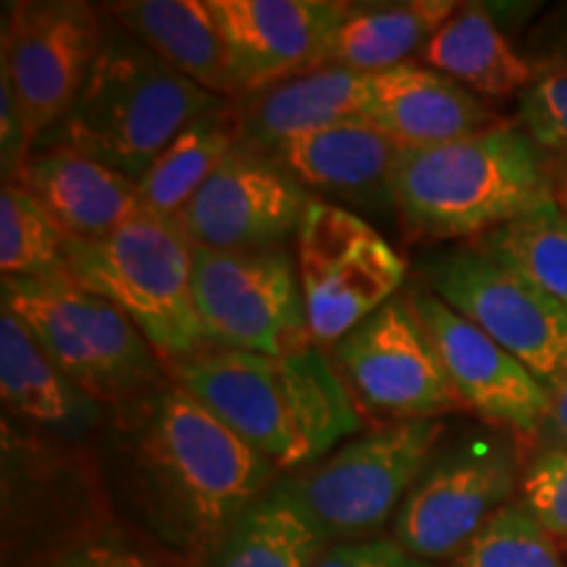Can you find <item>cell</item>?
Returning <instances> with one entry per match:
<instances>
[{"instance_id":"obj_19","label":"cell","mask_w":567,"mask_h":567,"mask_svg":"<svg viewBox=\"0 0 567 567\" xmlns=\"http://www.w3.org/2000/svg\"><path fill=\"white\" fill-rule=\"evenodd\" d=\"M375 84L379 74L323 66L239 97L243 142L264 153H274L295 137L337 124L363 122L373 105Z\"/></svg>"},{"instance_id":"obj_32","label":"cell","mask_w":567,"mask_h":567,"mask_svg":"<svg viewBox=\"0 0 567 567\" xmlns=\"http://www.w3.org/2000/svg\"><path fill=\"white\" fill-rule=\"evenodd\" d=\"M316 567H439L417 559L394 538H365V542L334 544L318 557Z\"/></svg>"},{"instance_id":"obj_27","label":"cell","mask_w":567,"mask_h":567,"mask_svg":"<svg viewBox=\"0 0 567 567\" xmlns=\"http://www.w3.org/2000/svg\"><path fill=\"white\" fill-rule=\"evenodd\" d=\"M473 245L567 310V210L559 200L523 213Z\"/></svg>"},{"instance_id":"obj_23","label":"cell","mask_w":567,"mask_h":567,"mask_svg":"<svg viewBox=\"0 0 567 567\" xmlns=\"http://www.w3.org/2000/svg\"><path fill=\"white\" fill-rule=\"evenodd\" d=\"M243 145V116L234 97H218L179 132L137 182L142 208L174 224L197 189Z\"/></svg>"},{"instance_id":"obj_3","label":"cell","mask_w":567,"mask_h":567,"mask_svg":"<svg viewBox=\"0 0 567 567\" xmlns=\"http://www.w3.org/2000/svg\"><path fill=\"white\" fill-rule=\"evenodd\" d=\"M392 200L408 237L444 243L484 237L557 193L526 130L492 124L442 145L402 147Z\"/></svg>"},{"instance_id":"obj_33","label":"cell","mask_w":567,"mask_h":567,"mask_svg":"<svg viewBox=\"0 0 567 567\" xmlns=\"http://www.w3.org/2000/svg\"><path fill=\"white\" fill-rule=\"evenodd\" d=\"M30 153L32 142L27 134L24 116H21L17 92H13L9 74L0 71V166H3V182L17 179Z\"/></svg>"},{"instance_id":"obj_8","label":"cell","mask_w":567,"mask_h":567,"mask_svg":"<svg viewBox=\"0 0 567 567\" xmlns=\"http://www.w3.org/2000/svg\"><path fill=\"white\" fill-rule=\"evenodd\" d=\"M295 266L313 344L334 347L405 284L408 264L360 213L316 200L295 231Z\"/></svg>"},{"instance_id":"obj_7","label":"cell","mask_w":567,"mask_h":567,"mask_svg":"<svg viewBox=\"0 0 567 567\" xmlns=\"http://www.w3.org/2000/svg\"><path fill=\"white\" fill-rule=\"evenodd\" d=\"M444 429L442 421L384 423L287 481L326 542H365L396 515L436 455Z\"/></svg>"},{"instance_id":"obj_11","label":"cell","mask_w":567,"mask_h":567,"mask_svg":"<svg viewBox=\"0 0 567 567\" xmlns=\"http://www.w3.org/2000/svg\"><path fill=\"white\" fill-rule=\"evenodd\" d=\"M423 279L439 300L478 326L551 389L567 365V310L476 245L423 258Z\"/></svg>"},{"instance_id":"obj_13","label":"cell","mask_w":567,"mask_h":567,"mask_svg":"<svg viewBox=\"0 0 567 567\" xmlns=\"http://www.w3.org/2000/svg\"><path fill=\"white\" fill-rule=\"evenodd\" d=\"M101 13L82 0L6 3L0 71L9 74L34 145L76 103L103 42Z\"/></svg>"},{"instance_id":"obj_34","label":"cell","mask_w":567,"mask_h":567,"mask_svg":"<svg viewBox=\"0 0 567 567\" xmlns=\"http://www.w3.org/2000/svg\"><path fill=\"white\" fill-rule=\"evenodd\" d=\"M51 567H158L140 551H134L124 544L113 542H92L84 547L71 549L69 555L55 559Z\"/></svg>"},{"instance_id":"obj_4","label":"cell","mask_w":567,"mask_h":567,"mask_svg":"<svg viewBox=\"0 0 567 567\" xmlns=\"http://www.w3.org/2000/svg\"><path fill=\"white\" fill-rule=\"evenodd\" d=\"M216 101L122 27L105 24L80 97L55 126V145L140 182L184 126Z\"/></svg>"},{"instance_id":"obj_28","label":"cell","mask_w":567,"mask_h":567,"mask_svg":"<svg viewBox=\"0 0 567 567\" xmlns=\"http://www.w3.org/2000/svg\"><path fill=\"white\" fill-rule=\"evenodd\" d=\"M0 268L3 279H63L66 234L17 182L0 189Z\"/></svg>"},{"instance_id":"obj_5","label":"cell","mask_w":567,"mask_h":567,"mask_svg":"<svg viewBox=\"0 0 567 567\" xmlns=\"http://www.w3.org/2000/svg\"><path fill=\"white\" fill-rule=\"evenodd\" d=\"M66 268L132 318L163 365L216 350L193 295V245L176 224L145 210L97 243L66 237Z\"/></svg>"},{"instance_id":"obj_30","label":"cell","mask_w":567,"mask_h":567,"mask_svg":"<svg viewBox=\"0 0 567 567\" xmlns=\"http://www.w3.org/2000/svg\"><path fill=\"white\" fill-rule=\"evenodd\" d=\"M520 124L538 151L567 153V59L520 92Z\"/></svg>"},{"instance_id":"obj_10","label":"cell","mask_w":567,"mask_h":567,"mask_svg":"<svg viewBox=\"0 0 567 567\" xmlns=\"http://www.w3.org/2000/svg\"><path fill=\"white\" fill-rule=\"evenodd\" d=\"M505 436L471 434L431 457L394 515V542L425 563L455 559L520 488Z\"/></svg>"},{"instance_id":"obj_12","label":"cell","mask_w":567,"mask_h":567,"mask_svg":"<svg viewBox=\"0 0 567 567\" xmlns=\"http://www.w3.org/2000/svg\"><path fill=\"white\" fill-rule=\"evenodd\" d=\"M329 358L360 413L384 423L439 421L460 408L405 295L354 326L331 347Z\"/></svg>"},{"instance_id":"obj_24","label":"cell","mask_w":567,"mask_h":567,"mask_svg":"<svg viewBox=\"0 0 567 567\" xmlns=\"http://www.w3.org/2000/svg\"><path fill=\"white\" fill-rule=\"evenodd\" d=\"M421 63L478 97H509L536 80L530 63L509 45L481 3L457 6L423 48Z\"/></svg>"},{"instance_id":"obj_18","label":"cell","mask_w":567,"mask_h":567,"mask_svg":"<svg viewBox=\"0 0 567 567\" xmlns=\"http://www.w3.org/2000/svg\"><path fill=\"white\" fill-rule=\"evenodd\" d=\"M17 184L30 193L69 239L97 243L145 213L137 182L74 147L30 153Z\"/></svg>"},{"instance_id":"obj_25","label":"cell","mask_w":567,"mask_h":567,"mask_svg":"<svg viewBox=\"0 0 567 567\" xmlns=\"http://www.w3.org/2000/svg\"><path fill=\"white\" fill-rule=\"evenodd\" d=\"M326 549L321 528L284 478L237 517L203 567H316Z\"/></svg>"},{"instance_id":"obj_37","label":"cell","mask_w":567,"mask_h":567,"mask_svg":"<svg viewBox=\"0 0 567 567\" xmlns=\"http://www.w3.org/2000/svg\"><path fill=\"white\" fill-rule=\"evenodd\" d=\"M559 205H563V208H565V210H567V203H559Z\"/></svg>"},{"instance_id":"obj_17","label":"cell","mask_w":567,"mask_h":567,"mask_svg":"<svg viewBox=\"0 0 567 567\" xmlns=\"http://www.w3.org/2000/svg\"><path fill=\"white\" fill-rule=\"evenodd\" d=\"M400 153L402 145L389 134L365 122H350L284 142L268 155L305 189L344 203V208L394 213L392 174Z\"/></svg>"},{"instance_id":"obj_29","label":"cell","mask_w":567,"mask_h":567,"mask_svg":"<svg viewBox=\"0 0 567 567\" xmlns=\"http://www.w3.org/2000/svg\"><path fill=\"white\" fill-rule=\"evenodd\" d=\"M452 567H567L549 534L520 502H509L452 559Z\"/></svg>"},{"instance_id":"obj_21","label":"cell","mask_w":567,"mask_h":567,"mask_svg":"<svg viewBox=\"0 0 567 567\" xmlns=\"http://www.w3.org/2000/svg\"><path fill=\"white\" fill-rule=\"evenodd\" d=\"M105 9L111 21L197 87L234 97L229 51L208 0H122Z\"/></svg>"},{"instance_id":"obj_26","label":"cell","mask_w":567,"mask_h":567,"mask_svg":"<svg viewBox=\"0 0 567 567\" xmlns=\"http://www.w3.org/2000/svg\"><path fill=\"white\" fill-rule=\"evenodd\" d=\"M0 394L17 415L53 429L80 425L95 408V400L48 358L9 305L0 308Z\"/></svg>"},{"instance_id":"obj_9","label":"cell","mask_w":567,"mask_h":567,"mask_svg":"<svg viewBox=\"0 0 567 567\" xmlns=\"http://www.w3.org/2000/svg\"><path fill=\"white\" fill-rule=\"evenodd\" d=\"M193 295L216 350L295 354L316 347L287 247L250 252L193 247Z\"/></svg>"},{"instance_id":"obj_14","label":"cell","mask_w":567,"mask_h":567,"mask_svg":"<svg viewBox=\"0 0 567 567\" xmlns=\"http://www.w3.org/2000/svg\"><path fill=\"white\" fill-rule=\"evenodd\" d=\"M308 203V189L274 155L243 142L174 224L189 245L203 250H268L295 237Z\"/></svg>"},{"instance_id":"obj_1","label":"cell","mask_w":567,"mask_h":567,"mask_svg":"<svg viewBox=\"0 0 567 567\" xmlns=\"http://www.w3.org/2000/svg\"><path fill=\"white\" fill-rule=\"evenodd\" d=\"M134 473L142 513L184 559L208 563L276 467L179 384L145 400Z\"/></svg>"},{"instance_id":"obj_16","label":"cell","mask_w":567,"mask_h":567,"mask_svg":"<svg viewBox=\"0 0 567 567\" xmlns=\"http://www.w3.org/2000/svg\"><path fill=\"white\" fill-rule=\"evenodd\" d=\"M221 27L234 101L305 74L352 3L344 0H208Z\"/></svg>"},{"instance_id":"obj_31","label":"cell","mask_w":567,"mask_h":567,"mask_svg":"<svg viewBox=\"0 0 567 567\" xmlns=\"http://www.w3.org/2000/svg\"><path fill=\"white\" fill-rule=\"evenodd\" d=\"M520 505L567 544V450L542 452L520 478Z\"/></svg>"},{"instance_id":"obj_15","label":"cell","mask_w":567,"mask_h":567,"mask_svg":"<svg viewBox=\"0 0 567 567\" xmlns=\"http://www.w3.org/2000/svg\"><path fill=\"white\" fill-rule=\"evenodd\" d=\"M405 297L434 344L457 405L534 444L551 408L549 389L515 354L457 316L429 287L415 284Z\"/></svg>"},{"instance_id":"obj_20","label":"cell","mask_w":567,"mask_h":567,"mask_svg":"<svg viewBox=\"0 0 567 567\" xmlns=\"http://www.w3.org/2000/svg\"><path fill=\"white\" fill-rule=\"evenodd\" d=\"M363 122L402 147L442 145L496 124L492 109L478 95L413 61L381 71Z\"/></svg>"},{"instance_id":"obj_35","label":"cell","mask_w":567,"mask_h":567,"mask_svg":"<svg viewBox=\"0 0 567 567\" xmlns=\"http://www.w3.org/2000/svg\"><path fill=\"white\" fill-rule=\"evenodd\" d=\"M549 394H551L549 415L534 442V446H538V455H542V452L567 450V365L563 368V373H559L555 386L549 389Z\"/></svg>"},{"instance_id":"obj_38","label":"cell","mask_w":567,"mask_h":567,"mask_svg":"<svg viewBox=\"0 0 567 567\" xmlns=\"http://www.w3.org/2000/svg\"><path fill=\"white\" fill-rule=\"evenodd\" d=\"M565 555H567V544H565Z\"/></svg>"},{"instance_id":"obj_6","label":"cell","mask_w":567,"mask_h":567,"mask_svg":"<svg viewBox=\"0 0 567 567\" xmlns=\"http://www.w3.org/2000/svg\"><path fill=\"white\" fill-rule=\"evenodd\" d=\"M0 289L3 305L90 400L124 405L163 389V360L132 318L71 276L3 279Z\"/></svg>"},{"instance_id":"obj_22","label":"cell","mask_w":567,"mask_h":567,"mask_svg":"<svg viewBox=\"0 0 567 567\" xmlns=\"http://www.w3.org/2000/svg\"><path fill=\"white\" fill-rule=\"evenodd\" d=\"M457 3L452 0H408V3L363 6L347 13L329 34L313 66H339L360 74H381L423 53Z\"/></svg>"},{"instance_id":"obj_36","label":"cell","mask_w":567,"mask_h":567,"mask_svg":"<svg viewBox=\"0 0 567 567\" xmlns=\"http://www.w3.org/2000/svg\"><path fill=\"white\" fill-rule=\"evenodd\" d=\"M551 184H555V193L559 203H567V153H557L547 161Z\"/></svg>"},{"instance_id":"obj_2","label":"cell","mask_w":567,"mask_h":567,"mask_svg":"<svg viewBox=\"0 0 567 567\" xmlns=\"http://www.w3.org/2000/svg\"><path fill=\"white\" fill-rule=\"evenodd\" d=\"M172 375L276 471H305L363 429V413L318 347L295 354L213 350L174 365Z\"/></svg>"}]
</instances>
